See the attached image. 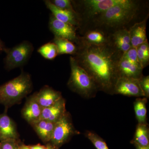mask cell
<instances>
[{"instance_id":"cell-1","label":"cell","mask_w":149,"mask_h":149,"mask_svg":"<svg viewBox=\"0 0 149 149\" xmlns=\"http://www.w3.org/2000/svg\"><path fill=\"white\" fill-rule=\"evenodd\" d=\"M72 56L79 66L91 77L98 91L113 95L119 78L118 65L122 55L109 43L101 45L86 44L80 40Z\"/></svg>"},{"instance_id":"cell-2","label":"cell","mask_w":149,"mask_h":149,"mask_svg":"<svg viewBox=\"0 0 149 149\" xmlns=\"http://www.w3.org/2000/svg\"><path fill=\"white\" fill-rule=\"evenodd\" d=\"M149 15L148 1L122 0L96 17L80 33L82 35L87 30L97 29L109 36L122 29L129 31Z\"/></svg>"},{"instance_id":"cell-3","label":"cell","mask_w":149,"mask_h":149,"mask_svg":"<svg viewBox=\"0 0 149 149\" xmlns=\"http://www.w3.org/2000/svg\"><path fill=\"white\" fill-rule=\"evenodd\" d=\"M33 84L31 75L22 71L19 76L0 85V104L6 110L21 102L31 93Z\"/></svg>"},{"instance_id":"cell-4","label":"cell","mask_w":149,"mask_h":149,"mask_svg":"<svg viewBox=\"0 0 149 149\" xmlns=\"http://www.w3.org/2000/svg\"><path fill=\"white\" fill-rule=\"evenodd\" d=\"M122 0H71L79 20L77 31L80 32L104 12Z\"/></svg>"},{"instance_id":"cell-5","label":"cell","mask_w":149,"mask_h":149,"mask_svg":"<svg viewBox=\"0 0 149 149\" xmlns=\"http://www.w3.org/2000/svg\"><path fill=\"white\" fill-rule=\"evenodd\" d=\"M70 63L71 70L67 83L68 88L84 98L95 97L98 91L93 79L72 56L70 57Z\"/></svg>"},{"instance_id":"cell-6","label":"cell","mask_w":149,"mask_h":149,"mask_svg":"<svg viewBox=\"0 0 149 149\" xmlns=\"http://www.w3.org/2000/svg\"><path fill=\"white\" fill-rule=\"evenodd\" d=\"M78 134L79 132L74 128L71 115L67 111L64 116L56 123L49 143L56 149H58L73 136Z\"/></svg>"},{"instance_id":"cell-7","label":"cell","mask_w":149,"mask_h":149,"mask_svg":"<svg viewBox=\"0 0 149 149\" xmlns=\"http://www.w3.org/2000/svg\"><path fill=\"white\" fill-rule=\"evenodd\" d=\"M34 50L32 43L24 41L11 49H8L4 59L5 68L8 71L23 66Z\"/></svg>"},{"instance_id":"cell-8","label":"cell","mask_w":149,"mask_h":149,"mask_svg":"<svg viewBox=\"0 0 149 149\" xmlns=\"http://www.w3.org/2000/svg\"><path fill=\"white\" fill-rule=\"evenodd\" d=\"M49 26L54 37L66 39L75 45L79 42L80 35L77 34V28L71 24L58 20L52 14L50 16Z\"/></svg>"},{"instance_id":"cell-9","label":"cell","mask_w":149,"mask_h":149,"mask_svg":"<svg viewBox=\"0 0 149 149\" xmlns=\"http://www.w3.org/2000/svg\"><path fill=\"white\" fill-rule=\"evenodd\" d=\"M116 94L128 97H145L139 80L126 77H120L117 80L113 91V95Z\"/></svg>"},{"instance_id":"cell-10","label":"cell","mask_w":149,"mask_h":149,"mask_svg":"<svg viewBox=\"0 0 149 149\" xmlns=\"http://www.w3.org/2000/svg\"><path fill=\"white\" fill-rule=\"evenodd\" d=\"M8 110L0 114V142L9 139H19L15 122L7 114Z\"/></svg>"},{"instance_id":"cell-11","label":"cell","mask_w":149,"mask_h":149,"mask_svg":"<svg viewBox=\"0 0 149 149\" xmlns=\"http://www.w3.org/2000/svg\"><path fill=\"white\" fill-rule=\"evenodd\" d=\"M43 108L36 100L34 94L27 98L21 111L23 118L30 125L41 119Z\"/></svg>"},{"instance_id":"cell-12","label":"cell","mask_w":149,"mask_h":149,"mask_svg":"<svg viewBox=\"0 0 149 149\" xmlns=\"http://www.w3.org/2000/svg\"><path fill=\"white\" fill-rule=\"evenodd\" d=\"M36 100L42 108L52 105L63 97L61 93L45 85L34 94Z\"/></svg>"},{"instance_id":"cell-13","label":"cell","mask_w":149,"mask_h":149,"mask_svg":"<svg viewBox=\"0 0 149 149\" xmlns=\"http://www.w3.org/2000/svg\"><path fill=\"white\" fill-rule=\"evenodd\" d=\"M109 43L123 55L132 47L129 31L122 29L109 36Z\"/></svg>"},{"instance_id":"cell-14","label":"cell","mask_w":149,"mask_h":149,"mask_svg":"<svg viewBox=\"0 0 149 149\" xmlns=\"http://www.w3.org/2000/svg\"><path fill=\"white\" fill-rule=\"evenodd\" d=\"M47 8L50 10L52 14L59 21L71 24L78 29L79 22L75 11L63 10L57 8L50 1H44Z\"/></svg>"},{"instance_id":"cell-15","label":"cell","mask_w":149,"mask_h":149,"mask_svg":"<svg viewBox=\"0 0 149 149\" xmlns=\"http://www.w3.org/2000/svg\"><path fill=\"white\" fill-rule=\"evenodd\" d=\"M66 112L65 100L62 97L52 105L43 108L41 119L56 123Z\"/></svg>"},{"instance_id":"cell-16","label":"cell","mask_w":149,"mask_h":149,"mask_svg":"<svg viewBox=\"0 0 149 149\" xmlns=\"http://www.w3.org/2000/svg\"><path fill=\"white\" fill-rule=\"evenodd\" d=\"M149 15L143 20L136 23L129 30L131 46L137 48L139 46L148 41L146 28Z\"/></svg>"},{"instance_id":"cell-17","label":"cell","mask_w":149,"mask_h":149,"mask_svg":"<svg viewBox=\"0 0 149 149\" xmlns=\"http://www.w3.org/2000/svg\"><path fill=\"white\" fill-rule=\"evenodd\" d=\"M143 68L128 61L121 57L118 65V74L120 77L141 79L143 76Z\"/></svg>"},{"instance_id":"cell-18","label":"cell","mask_w":149,"mask_h":149,"mask_svg":"<svg viewBox=\"0 0 149 149\" xmlns=\"http://www.w3.org/2000/svg\"><path fill=\"white\" fill-rule=\"evenodd\" d=\"M55 124L54 123L40 119L30 125L42 141L47 144L52 139Z\"/></svg>"},{"instance_id":"cell-19","label":"cell","mask_w":149,"mask_h":149,"mask_svg":"<svg viewBox=\"0 0 149 149\" xmlns=\"http://www.w3.org/2000/svg\"><path fill=\"white\" fill-rule=\"evenodd\" d=\"M80 40L86 44L101 45L109 42V36L101 30L90 29L85 31L81 36Z\"/></svg>"},{"instance_id":"cell-20","label":"cell","mask_w":149,"mask_h":149,"mask_svg":"<svg viewBox=\"0 0 149 149\" xmlns=\"http://www.w3.org/2000/svg\"><path fill=\"white\" fill-rule=\"evenodd\" d=\"M149 132L148 124H138L131 143L142 146H149Z\"/></svg>"},{"instance_id":"cell-21","label":"cell","mask_w":149,"mask_h":149,"mask_svg":"<svg viewBox=\"0 0 149 149\" xmlns=\"http://www.w3.org/2000/svg\"><path fill=\"white\" fill-rule=\"evenodd\" d=\"M53 42L56 46L59 55L70 54L74 55L77 51V46L69 40L54 37Z\"/></svg>"},{"instance_id":"cell-22","label":"cell","mask_w":149,"mask_h":149,"mask_svg":"<svg viewBox=\"0 0 149 149\" xmlns=\"http://www.w3.org/2000/svg\"><path fill=\"white\" fill-rule=\"evenodd\" d=\"M147 98L139 97L134 102V108L138 124H147Z\"/></svg>"},{"instance_id":"cell-23","label":"cell","mask_w":149,"mask_h":149,"mask_svg":"<svg viewBox=\"0 0 149 149\" xmlns=\"http://www.w3.org/2000/svg\"><path fill=\"white\" fill-rule=\"evenodd\" d=\"M37 52L44 58L49 60L54 59L58 55L57 48L53 42L47 43L41 46Z\"/></svg>"},{"instance_id":"cell-24","label":"cell","mask_w":149,"mask_h":149,"mask_svg":"<svg viewBox=\"0 0 149 149\" xmlns=\"http://www.w3.org/2000/svg\"><path fill=\"white\" fill-rule=\"evenodd\" d=\"M136 49L138 60L144 69L149 64V44L148 40Z\"/></svg>"},{"instance_id":"cell-25","label":"cell","mask_w":149,"mask_h":149,"mask_svg":"<svg viewBox=\"0 0 149 149\" xmlns=\"http://www.w3.org/2000/svg\"><path fill=\"white\" fill-rule=\"evenodd\" d=\"M85 136L92 142L97 149H109L107 145L103 139L95 133L92 131H87Z\"/></svg>"},{"instance_id":"cell-26","label":"cell","mask_w":149,"mask_h":149,"mask_svg":"<svg viewBox=\"0 0 149 149\" xmlns=\"http://www.w3.org/2000/svg\"><path fill=\"white\" fill-rule=\"evenodd\" d=\"M122 57L133 64L141 66L138 60L136 48L131 47L125 54H123Z\"/></svg>"},{"instance_id":"cell-27","label":"cell","mask_w":149,"mask_h":149,"mask_svg":"<svg viewBox=\"0 0 149 149\" xmlns=\"http://www.w3.org/2000/svg\"><path fill=\"white\" fill-rule=\"evenodd\" d=\"M50 1L58 8L63 10L74 11L71 0H52Z\"/></svg>"},{"instance_id":"cell-28","label":"cell","mask_w":149,"mask_h":149,"mask_svg":"<svg viewBox=\"0 0 149 149\" xmlns=\"http://www.w3.org/2000/svg\"><path fill=\"white\" fill-rule=\"evenodd\" d=\"M21 141L15 139H9L0 142V149H19Z\"/></svg>"},{"instance_id":"cell-29","label":"cell","mask_w":149,"mask_h":149,"mask_svg":"<svg viewBox=\"0 0 149 149\" xmlns=\"http://www.w3.org/2000/svg\"><path fill=\"white\" fill-rule=\"evenodd\" d=\"M140 85L142 91L147 99L149 97V76H144L143 75L141 79H139Z\"/></svg>"},{"instance_id":"cell-30","label":"cell","mask_w":149,"mask_h":149,"mask_svg":"<svg viewBox=\"0 0 149 149\" xmlns=\"http://www.w3.org/2000/svg\"><path fill=\"white\" fill-rule=\"evenodd\" d=\"M29 146L31 149H47L46 146H44V145H42L40 144Z\"/></svg>"},{"instance_id":"cell-31","label":"cell","mask_w":149,"mask_h":149,"mask_svg":"<svg viewBox=\"0 0 149 149\" xmlns=\"http://www.w3.org/2000/svg\"><path fill=\"white\" fill-rule=\"evenodd\" d=\"M7 49H8L6 47L4 44L0 39V52H6Z\"/></svg>"},{"instance_id":"cell-32","label":"cell","mask_w":149,"mask_h":149,"mask_svg":"<svg viewBox=\"0 0 149 149\" xmlns=\"http://www.w3.org/2000/svg\"><path fill=\"white\" fill-rule=\"evenodd\" d=\"M19 149H31L29 146H27L23 143L20 142L19 144Z\"/></svg>"},{"instance_id":"cell-33","label":"cell","mask_w":149,"mask_h":149,"mask_svg":"<svg viewBox=\"0 0 149 149\" xmlns=\"http://www.w3.org/2000/svg\"><path fill=\"white\" fill-rule=\"evenodd\" d=\"M136 147V149H149V146H142L138 145H134Z\"/></svg>"},{"instance_id":"cell-34","label":"cell","mask_w":149,"mask_h":149,"mask_svg":"<svg viewBox=\"0 0 149 149\" xmlns=\"http://www.w3.org/2000/svg\"><path fill=\"white\" fill-rule=\"evenodd\" d=\"M46 147H47V149H56L49 143L46 144Z\"/></svg>"}]
</instances>
